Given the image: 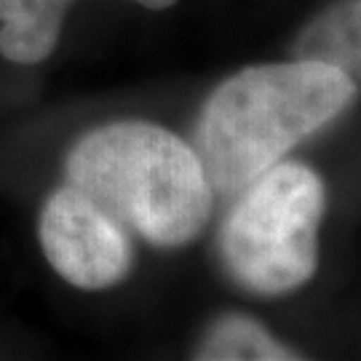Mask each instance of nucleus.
Masks as SVG:
<instances>
[{"instance_id":"nucleus-1","label":"nucleus","mask_w":361,"mask_h":361,"mask_svg":"<svg viewBox=\"0 0 361 361\" xmlns=\"http://www.w3.org/2000/svg\"><path fill=\"white\" fill-rule=\"evenodd\" d=\"M356 80L313 59L246 67L222 80L201 110L193 150L214 193H238L297 142L335 121Z\"/></svg>"},{"instance_id":"nucleus-2","label":"nucleus","mask_w":361,"mask_h":361,"mask_svg":"<svg viewBox=\"0 0 361 361\" xmlns=\"http://www.w3.org/2000/svg\"><path fill=\"white\" fill-rule=\"evenodd\" d=\"M67 185L155 246L190 244L214 201L193 145L147 121L89 131L67 155Z\"/></svg>"},{"instance_id":"nucleus-3","label":"nucleus","mask_w":361,"mask_h":361,"mask_svg":"<svg viewBox=\"0 0 361 361\" xmlns=\"http://www.w3.org/2000/svg\"><path fill=\"white\" fill-rule=\"evenodd\" d=\"M324 209L326 190L313 169L273 164L246 185L219 233L231 276L257 295H284L310 281Z\"/></svg>"},{"instance_id":"nucleus-4","label":"nucleus","mask_w":361,"mask_h":361,"mask_svg":"<svg viewBox=\"0 0 361 361\" xmlns=\"http://www.w3.org/2000/svg\"><path fill=\"white\" fill-rule=\"evenodd\" d=\"M38 233L49 265L78 289L116 286L134 265L129 231L73 185L49 195Z\"/></svg>"},{"instance_id":"nucleus-5","label":"nucleus","mask_w":361,"mask_h":361,"mask_svg":"<svg viewBox=\"0 0 361 361\" xmlns=\"http://www.w3.org/2000/svg\"><path fill=\"white\" fill-rule=\"evenodd\" d=\"M75 0H0V54L16 65H38L59 43Z\"/></svg>"},{"instance_id":"nucleus-6","label":"nucleus","mask_w":361,"mask_h":361,"mask_svg":"<svg viewBox=\"0 0 361 361\" xmlns=\"http://www.w3.org/2000/svg\"><path fill=\"white\" fill-rule=\"evenodd\" d=\"M297 59H313L359 80V0H340L300 35Z\"/></svg>"},{"instance_id":"nucleus-7","label":"nucleus","mask_w":361,"mask_h":361,"mask_svg":"<svg viewBox=\"0 0 361 361\" xmlns=\"http://www.w3.org/2000/svg\"><path fill=\"white\" fill-rule=\"evenodd\" d=\"M195 359L204 361H241V359H259V361H284L300 359V353L281 345L276 337L249 316H222L219 322L207 332L201 340Z\"/></svg>"},{"instance_id":"nucleus-8","label":"nucleus","mask_w":361,"mask_h":361,"mask_svg":"<svg viewBox=\"0 0 361 361\" xmlns=\"http://www.w3.org/2000/svg\"><path fill=\"white\" fill-rule=\"evenodd\" d=\"M134 3H140V6H145V8H153V11H161V8L174 6L177 0H134Z\"/></svg>"}]
</instances>
